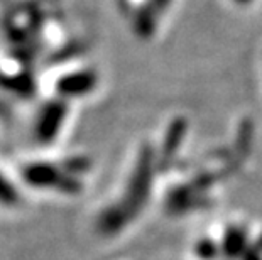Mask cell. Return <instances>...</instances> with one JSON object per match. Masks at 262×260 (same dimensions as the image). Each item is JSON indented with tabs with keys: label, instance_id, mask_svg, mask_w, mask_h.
Listing matches in <instances>:
<instances>
[{
	"label": "cell",
	"instance_id": "cell-1",
	"mask_svg": "<svg viewBox=\"0 0 262 260\" xmlns=\"http://www.w3.org/2000/svg\"><path fill=\"white\" fill-rule=\"evenodd\" d=\"M150 179H152V152L149 149H144L136 164L125 195L122 198V203L108 208L100 218L98 226L103 233H117L127 221L136 217L147 200Z\"/></svg>",
	"mask_w": 262,
	"mask_h": 260
},
{
	"label": "cell",
	"instance_id": "cell-3",
	"mask_svg": "<svg viewBox=\"0 0 262 260\" xmlns=\"http://www.w3.org/2000/svg\"><path fill=\"white\" fill-rule=\"evenodd\" d=\"M66 117V105L61 102H54L53 105H48L42 110L41 117L36 125V135L44 142L53 140L58 135V132L63 125V120Z\"/></svg>",
	"mask_w": 262,
	"mask_h": 260
},
{
	"label": "cell",
	"instance_id": "cell-4",
	"mask_svg": "<svg viewBox=\"0 0 262 260\" xmlns=\"http://www.w3.org/2000/svg\"><path fill=\"white\" fill-rule=\"evenodd\" d=\"M95 83L97 78L92 71H75L58 81L56 90L61 97H83L93 90Z\"/></svg>",
	"mask_w": 262,
	"mask_h": 260
},
{
	"label": "cell",
	"instance_id": "cell-5",
	"mask_svg": "<svg viewBox=\"0 0 262 260\" xmlns=\"http://www.w3.org/2000/svg\"><path fill=\"white\" fill-rule=\"evenodd\" d=\"M186 130V124L185 120L178 119L171 124L169 130H168V135H166V140H164V149H163V162H168V160L174 156L176 151H178V146L183 139V134Z\"/></svg>",
	"mask_w": 262,
	"mask_h": 260
},
{
	"label": "cell",
	"instance_id": "cell-9",
	"mask_svg": "<svg viewBox=\"0 0 262 260\" xmlns=\"http://www.w3.org/2000/svg\"><path fill=\"white\" fill-rule=\"evenodd\" d=\"M237 2H241V4H247V2H250V0H237Z\"/></svg>",
	"mask_w": 262,
	"mask_h": 260
},
{
	"label": "cell",
	"instance_id": "cell-2",
	"mask_svg": "<svg viewBox=\"0 0 262 260\" xmlns=\"http://www.w3.org/2000/svg\"><path fill=\"white\" fill-rule=\"evenodd\" d=\"M22 178L34 190H59L76 191L78 184L70 178L68 173L63 174L58 166L49 162H32L22 169Z\"/></svg>",
	"mask_w": 262,
	"mask_h": 260
},
{
	"label": "cell",
	"instance_id": "cell-6",
	"mask_svg": "<svg viewBox=\"0 0 262 260\" xmlns=\"http://www.w3.org/2000/svg\"><path fill=\"white\" fill-rule=\"evenodd\" d=\"M19 203V191L12 181L0 171V204L12 208Z\"/></svg>",
	"mask_w": 262,
	"mask_h": 260
},
{
	"label": "cell",
	"instance_id": "cell-7",
	"mask_svg": "<svg viewBox=\"0 0 262 260\" xmlns=\"http://www.w3.org/2000/svg\"><path fill=\"white\" fill-rule=\"evenodd\" d=\"M245 242V235L241 230H230L225 235V252L230 253L232 257H235L237 253L242 252Z\"/></svg>",
	"mask_w": 262,
	"mask_h": 260
},
{
	"label": "cell",
	"instance_id": "cell-8",
	"mask_svg": "<svg viewBox=\"0 0 262 260\" xmlns=\"http://www.w3.org/2000/svg\"><path fill=\"white\" fill-rule=\"evenodd\" d=\"M198 253L202 257H215V255H211V253H215V247H213V243H210V242H202L198 245Z\"/></svg>",
	"mask_w": 262,
	"mask_h": 260
}]
</instances>
